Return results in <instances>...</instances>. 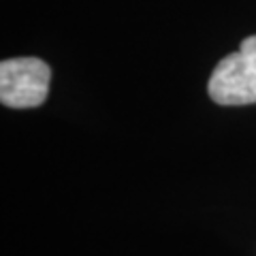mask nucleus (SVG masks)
Masks as SVG:
<instances>
[{"instance_id":"f257e3e1","label":"nucleus","mask_w":256,"mask_h":256,"mask_svg":"<svg viewBox=\"0 0 256 256\" xmlns=\"http://www.w3.org/2000/svg\"><path fill=\"white\" fill-rule=\"evenodd\" d=\"M210 98L218 105H252L256 102V34L242 41L218 62L207 86Z\"/></svg>"},{"instance_id":"f03ea898","label":"nucleus","mask_w":256,"mask_h":256,"mask_svg":"<svg viewBox=\"0 0 256 256\" xmlns=\"http://www.w3.org/2000/svg\"><path fill=\"white\" fill-rule=\"evenodd\" d=\"M52 70L41 58H9L0 64V100L11 109L43 105L50 92Z\"/></svg>"}]
</instances>
